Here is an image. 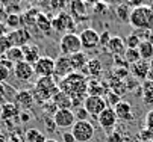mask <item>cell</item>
<instances>
[{
  "instance_id": "cell-35",
  "label": "cell",
  "mask_w": 153,
  "mask_h": 142,
  "mask_svg": "<svg viewBox=\"0 0 153 142\" xmlns=\"http://www.w3.org/2000/svg\"><path fill=\"white\" fill-rule=\"evenodd\" d=\"M130 11H132V9H130L129 8V5L127 3H121V5H118L117 6V17L121 20V21H127L129 23V17H130Z\"/></svg>"
},
{
  "instance_id": "cell-9",
  "label": "cell",
  "mask_w": 153,
  "mask_h": 142,
  "mask_svg": "<svg viewBox=\"0 0 153 142\" xmlns=\"http://www.w3.org/2000/svg\"><path fill=\"white\" fill-rule=\"evenodd\" d=\"M33 71L38 77L55 76V59H52L49 56H41L33 64Z\"/></svg>"
},
{
  "instance_id": "cell-19",
  "label": "cell",
  "mask_w": 153,
  "mask_h": 142,
  "mask_svg": "<svg viewBox=\"0 0 153 142\" xmlns=\"http://www.w3.org/2000/svg\"><path fill=\"white\" fill-rule=\"evenodd\" d=\"M21 52H23V60H26V62H29L30 65H33L36 60L41 57L39 56V47L36 44H26L23 47H20Z\"/></svg>"
},
{
  "instance_id": "cell-21",
  "label": "cell",
  "mask_w": 153,
  "mask_h": 142,
  "mask_svg": "<svg viewBox=\"0 0 153 142\" xmlns=\"http://www.w3.org/2000/svg\"><path fill=\"white\" fill-rule=\"evenodd\" d=\"M18 113H20V110L12 101H8V103L0 106V118H2L3 121H11V119L17 118Z\"/></svg>"
},
{
  "instance_id": "cell-10",
  "label": "cell",
  "mask_w": 153,
  "mask_h": 142,
  "mask_svg": "<svg viewBox=\"0 0 153 142\" xmlns=\"http://www.w3.org/2000/svg\"><path fill=\"white\" fill-rule=\"evenodd\" d=\"M117 121H118V118H117V113H115V110H114L112 107H106V109L97 116V123L100 124V127H102L108 135L115 129Z\"/></svg>"
},
{
  "instance_id": "cell-37",
  "label": "cell",
  "mask_w": 153,
  "mask_h": 142,
  "mask_svg": "<svg viewBox=\"0 0 153 142\" xmlns=\"http://www.w3.org/2000/svg\"><path fill=\"white\" fill-rule=\"evenodd\" d=\"M11 47H12V43H11L8 33L6 35H0V54L3 56Z\"/></svg>"
},
{
  "instance_id": "cell-40",
  "label": "cell",
  "mask_w": 153,
  "mask_h": 142,
  "mask_svg": "<svg viewBox=\"0 0 153 142\" xmlns=\"http://www.w3.org/2000/svg\"><path fill=\"white\" fill-rule=\"evenodd\" d=\"M9 98H8V85L0 82V106L8 103Z\"/></svg>"
},
{
  "instance_id": "cell-11",
  "label": "cell",
  "mask_w": 153,
  "mask_h": 142,
  "mask_svg": "<svg viewBox=\"0 0 153 142\" xmlns=\"http://www.w3.org/2000/svg\"><path fill=\"white\" fill-rule=\"evenodd\" d=\"M53 121L56 124V129H71L76 123V118L73 113V109H59L53 115Z\"/></svg>"
},
{
  "instance_id": "cell-44",
  "label": "cell",
  "mask_w": 153,
  "mask_h": 142,
  "mask_svg": "<svg viewBox=\"0 0 153 142\" xmlns=\"http://www.w3.org/2000/svg\"><path fill=\"white\" fill-rule=\"evenodd\" d=\"M111 39V35H109L108 30H105L103 33H100V43H99V47H106V44L109 43Z\"/></svg>"
},
{
  "instance_id": "cell-8",
  "label": "cell",
  "mask_w": 153,
  "mask_h": 142,
  "mask_svg": "<svg viewBox=\"0 0 153 142\" xmlns=\"http://www.w3.org/2000/svg\"><path fill=\"white\" fill-rule=\"evenodd\" d=\"M79 39L82 44V50H94L99 47L100 43V33L93 27H86L79 33Z\"/></svg>"
},
{
  "instance_id": "cell-15",
  "label": "cell",
  "mask_w": 153,
  "mask_h": 142,
  "mask_svg": "<svg viewBox=\"0 0 153 142\" xmlns=\"http://www.w3.org/2000/svg\"><path fill=\"white\" fill-rule=\"evenodd\" d=\"M8 36L11 39V43L14 47H23L26 44H30V39H32V35L27 29L25 27H20V29H15V30H9L8 32Z\"/></svg>"
},
{
  "instance_id": "cell-3",
  "label": "cell",
  "mask_w": 153,
  "mask_h": 142,
  "mask_svg": "<svg viewBox=\"0 0 153 142\" xmlns=\"http://www.w3.org/2000/svg\"><path fill=\"white\" fill-rule=\"evenodd\" d=\"M129 24L135 30L144 29V30H153V9L147 5H140L130 11Z\"/></svg>"
},
{
  "instance_id": "cell-34",
  "label": "cell",
  "mask_w": 153,
  "mask_h": 142,
  "mask_svg": "<svg viewBox=\"0 0 153 142\" xmlns=\"http://www.w3.org/2000/svg\"><path fill=\"white\" fill-rule=\"evenodd\" d=\"M103 98H105V101H106V107H112V109L121 101V97H120L118 94H115L114 91H111V89L105 94Z\"/></svg>"
},
{
  "instance_id": "cell-41",
  "label": "cell",
  "mask_w": 153,
  "mask_h": 142,
  "mask_svg": "<svg viewBox=\"0 0 153 142\" xmlns=\"http://www.w3.org/2000/svg\"><path fill=\"white\" fill-rule=\"evenodd\" d=\"M144 124H146V129H149V130H153V109H150V110L146 113V118H144Z\"/></svg>"
},
{
  "instance_id": "cell-16",
  "label": "cell",
  "mask_w": 153,
  "mask_h": 142,
  "mask_svg": "<svg viewBox=\"0 0 153 142\" xmlns=\"http://www.w3.org/2000/svg\"><path fill=\"white\" fill-rule=\"evenodd\" d=\"M114 110H115V113H117V118L121 119V121H126V123H129V121H134V119H135L134 107H132V104H130L129 101L121 100L120 103L114 107Z\"/></svg>"
},
{
  "instance_id": "cell-7",
  "label": "cell",
  "mask_w": 153,
  "mask_h": 142,
  "mask_svg": "<svg viewBox=\"0 0 153 142\" xmlns=\"http://www.w3.org/2000/svg\"><path fill=\"white\" fill-rule=\"evenodd\" d=\"M83 109L88 112L90 116L97 119V116L106 109V101L103 97H99V95H86L83 101Z\"/></svg>"
},
{
  "instance_id": "cell-42",
  "label": "cell",
  "mask_w": 153,
  "mask_h": 142,
  "mask_svg": "<svg viewBox=\"0 0 153 142\" xmlns=\"http://www.w3.org/2000/svg\"><path fill=\"white\" fill-rule=\"evenodd\" d=\"M108 141L109 142H124L126 139L121 136V133H118V132H111L108 135Z\"/></svg>"
},
{
  "instance_id": "cell-22",
  "label": "cell",
  "mask_w": 153,
  "mask_h": 142,
  "mask_svg": "<svg viewBox=\"0 0 153 142\" xmlns=\"http://www.w3.org/2000/svg\"><path fill=\"white\" fill-rule=\"evenodd\" d=\"M103 71V67H102V62L100 59L97 57H93L88 60L85 70H83V76H91V77H99Z\"/></svg>"
},
{
  "instance_id": "cell-33",
  "label": "cell",
  "mask_w": 153,
  "mask_h": 142,
  "mask_svg": "<svg viewBox=\"0 0 153 142\" xmlns=\"http://www.w3.org/2000/svg\"><path fill=\"white\" fill-rule=\"evenodd\" d=\"M123 59L129 64V67L132 65V64H135V62H138V60H141V56H140L138 49H126V52L123 54Z\"/></svg>"
},
{
  "instance_id": "cell-48",
  "label": "cell",
  "mask_w": 153,
  "mask_h": 142,
  "mask_svg": "<svg viewBox=\"0 0 153 142\" xmlns=\"http://www.w3.org/2000/svg\"><path fill=\"white\" fill-rule=\"evenodd\" d=\"M149 73H153V57L149 60Z\"/></svg>"
},
{
  "instance_id": "cell-38",
  "label": "cell",
  "mask_w": 153,
  "mask_h": 142,
  "mask_svg": "<svg viewBox=\"0 0 153 142\" xmlns=\"http://www.w3.org/2000/svg\"><path fill=\"white\" fill-rule=\"evenodd\" d=\"M73 113H74L76 121H90V119H88V118H90V115H88V112H86V110L83 109V106L76 107Z\"/></svg>"
},
{
  "instance_id": "cell-49",
  "label": "cell",
  "mask_w": 153,
  "mask_h": 142,
  "mask_svg": "<svg viewBox=\"0 0 153 142\" xmlns=\"http://www.w3.org/2000/svg\"><path fill=\"white\" fill-rule=\"evenodd\" d=\"M46 142H59V141H56V139H52V138H49V139H46Z\"/></svg>"
},
{
  "instance_id": "cell-25",
  "label": "cell",
  "mask_w": 153,
  "mask_h": 142,
  "mask_svg": "<svg viewBox=\"0 0 153 142\" xmlns=\"http://www.w3.org/2000/svg\"><path fill=\"white\" fill-rule=\"evenodd\" d=\"M109 89L106 88V85L103 82H97V80H91L88 82V89H86V94L88 95H99V97H105V94Z\"/></svg>"
},
{
  "instance_id": "cell-39",
  "label": "cell",
  "mask_w": 153,
  "mask_h": 142,
  "mask_svg": "<svg viewBox=\"0 0 153 142\" xmlns=\"http://www.w3.org/2000/svg\"><path fill=\"white\" fill-rule=\"evenodd\" d=\"M140 141L141 142H153V130H149V129H143L138 135Z\"/></svg>"
},
{
  "instance_id": "cell-46",
  "label": "cell",
  "mask_w": 153,
  "mask_h": 142,
  "mask_svg": "<svg viewBox=\"0 0 153 142\" xmlns=\"http://www.w3.org/2000/svg\"><path fill=\"white\" fill-rule=\"evenodd\" d=\"M62 142H76L73 135H71V132H64L62 133Z\"/></svg>"
},
{
  "instance_id": "cell-4",
  "label": "cell",
  "mask_w": 153,
  "mask_h": 142,
  "mask_svg": "<svg viewBox=\"0 0 153 142\" xmlns=\"http://www.w3.org/2000/svg\"><path fill=\"white\" fill-rule=\"evenodd\" d=\"M71 135L76 142H91L96 135V129L90 121H76L71 127Z\"/></svg>"
},
{
  "instance_id": "cell-43",
  "label": "cell",
  "mask_w": 153,
  "mask_h": 142,
  "mask_svg": "<svg viewBox=\"0 0 153 142\" xmlns=\"http://www.w3.org/2000/svg\"><path fill=\"white\" fill-rule=\"evenodd\" d=\"M44 126H46V129H47L50 133H53V132L56 130V124H55V121H53V116H49V118L44 119Z\"/></svg>"
},
{
  "instance_id": "cell-17",
  "label": "cell",
  "mask_w": 153,
  "mask_h": 142,
  "mask_svg": "<svg viewBox=\"0 0 153 142\" xmlns=\"http://www.w3.org/2000/svg\"><path fill=\"white\" fill-rule=\"evenodd\" d=\"M106 52L109 54H112L114 57L115 56H123L124 52H126V44H124V39L121 36H111L109 43L106 44Z\"/></svg>"
},
{
  "instance_id": "cell-27",
  "label": "cell",
  "mask_w": 153,
  "mask_h": 142,
  "mask_svg": "<svg viewBox=\"0 0 153 142\" xmlns=\"http://www.w3.org/2000/svg\"><path fill=\"white\" fill-rule=\"evenodd\" d=\"M12 68H14V64L6 60L5 57H2V60H0V82L2 83H5L9 79V76L12 74Z\"/></svg>"
},
{
  "instance_id": "cell-31",
  "label": "cell",
  "mask_w": 153,
  "mask_h": 142,
  "mask_svg": "<svg viewBox=\"0 0 153 142\" xmlns=\"http://www.w3.org/2000/svg\"><path fill=\"white\" fill-rule=\"evenodd\" d=\"M35 26H36L42 33H46V35L52 30V21H50V20H49L46 15H42V14H38Z\"/></svg>"
},
{
  "instance_id": "cell-47",
  "label": "cell",
  "mask_w": 153,
  "mask_h": 142,
  "mask_svg": "<svg viewBox=\"0 0 153 142\" xmlns=\"http://www.w3.org/2000/svg\"><path fill=\"white\" fill-rule=\"evenodd\" d=\"M6 142H25V139L21 138V136H18V135H15V133H12V135L8 138Z\"/></svg>"
},
{
  "instance_id": "cell-18",
  "label": "cell",
  "mask_w": 153,
  "mask_h": 142,
  "mask_svg": "<svg viewBox=\"0 0 153 142\" xmlns=\"http://www.w3.org/2000/svg\"><path fill=\"white\" fill-rule=\"evenodd\" d=\"M129 71L132 73V76L138 80H147L149 76V62L147 60H138V62L132 64L129 67Z\"/></svg>"
},
{
  "instance_id": "cell-28",
  "label": "cell",
  "mask_w": 153,
  "mask_h": 142,
  "mask_svg": "<svg viewBox=\"0 0 153 142\" xmlns=\"http://www.w3.org/2000/svg\"><path fill=\"white\" fill-rule=\"evenodd\" d=\"M138 52L143 60H149L153 57V44H150L149 41H141L138 46Z\"/></svg>"
},
{
  "instance_id": "cell-24",
  "label": "cell",
  "mask_w": 153,
  "mask_h": 142,
  "mask_svg": "<svg viewBox=\"0 0 153 142\" xmlns=\"http://www.w3.org/2000/svg\"><path fill=\"white\" fill-rule=\"evenodd\" d=\"M71 12L73 14H70V15L73 17L74 21H79V20H83V18L88 17L85 2H82V0H74V2L71 3Z\"/></svg>"
},
{
  "instance_id": "cell-2",
  "label": "cell",
  "mask_w": 153,
  "mask_h": 142,
  "mask_svg": "<svg viewBox=\"0 0 153 142\" xmlns=\"http://www.w3.org/2000/svg\"><path fill=\"white\" fill-rule=\"evenodd\" d=\"M59 92V85L55 80L53 76L50 77H38V80L33 85V98L39 103H46V101H52V98Z\"/></svg>"
},
{
  "instance_id": "cell-23",
  "label": "cell",
  "mask_w": 153,
  "mask_h": 142,
  "mask_svg": "<svg viewBox=\"0 0 153 142\" xmlns=\"http://www.w3.org/2000/svg\"><path fill=\"white\" fill-rule=\"evenodd\" d=\"M52 101H53V104L56 106L58 110H59V109H73V101H71V98L65 94V92H62V91H59V92L52 98Z\"/></svg>"
},
{
  "instance_id": "cell-45",
  "label": "cell",
  "mask_w": 153,
  "mask_h": 142,
  "mask_svg": "<svg viewBox=\"0 0 153 142\" xmlns=\"http://www.w3.org/2000/svg\"><path fill=\"white\" fill-rule=\"evenodd\" d=\"M29 119H30V113L29 112H20L18 113V121L20 123H27Z\"/></svg>"
},
{
  "instance_id": "cell-5",
  "label": "cell",
  "mask_w": 153,
  "mask_h": 142,
  "mask_svg": "<svg viewBox=\"0 0 153 142\" xmlns=\"http://www.w3.org/2000/svg\"><path fill=\"white\" fill-rule=\"evenodd\" d=\"M59 50H61V54H67V56L82 52V44H80L79 35L77 33H64L59 41Z\"/></svg>"
},
{
  "instance_id": "cell-13",
  "label": "cell",
  "mask_w": 153,
  "mask_h": 142,
  "mask_svg": "<svg viewBox=\"0 0 153 142\" xmlns=\"http://www.w3.org/2000/svg\"><path fill=\"white\" fill-rule=\"evenodd\" d=\"M12 73H14L15 79L20 80V82H29V80H32V77L35 76L33 65H30L26 60H20V62L14 64Z\"/></svg>"
},
{
  "instance_id": "cell-1",
  "label": "cell",
  "mask_w": 153,
  "mask_h": 142,
  "mask_svg": "<svg viewBox=\"0 0 153 142\" xmlns=\"http://www.w3.org/2000/svg\"><path fill=\"white\" fill-rule=\"evenodd\" d=\"M59 91L65 92L73 101V107H80L79 104H83L86 98V89H88V82L83 74L80 73H71L67 77L59 80Z\"/></svg>"
},
{
  "instance_id": "cell-26",
  "label": "cell",
  "mask_w": 153,
  "mask_h": 142,
  "mask_svg": "<svg viewBox=\"0 0 153 142\" xmlns=\"http://www.w3.org/2000/svg\"><path fill=\"white\" fill-rule=\"evenodd\" d=\"M25 142H46V135L42 133L41 130L32 127V129H27L25 132V136H23Z\"/></svg>"
},
{
  "instance_id": "cell-20",
  "label": "cell",
  "mask_w": 153,
  "mask_h": 142,
  "mask_svg": "<svg viewBox=\"0 0 153 142\" xmlns=\"http://www.w3.org/2000/svg\"><path fill=\"white\" fill-rule=\"evenodd\" d=\"M70 60H71V65H73V71L74 73H80V71L85 70V67H86V64H88L90 57H88V54L82 50L79 53L71 54L70 56Z\"/></svg>"
},
{
  "instance_id": "cell-6",
  "label": "cell",
  "mask_w": 153,
  "mask_h": 142,
  "mask_svg": "<svg viewBox=\"0 0 153 142\" xmlns=\"http://www.w3.org/2000/svg\"><path fill=\"white\" fill-rule=\"evenodd\" d=\"M52 29L56 32H64V33H74L76 29V21L73 17L67 12H59L53 20H52Z\"/></svg>"
},
{
  "instance_id": "cell-32",
  "label": "cell",
  "mask_w": 153,
  "mask_h": 142,
  "mask_svg": "<svg viewBox=\"0 0 153 142\" xmlns=\"http://www.w3.org/2000/svg\"><path fill=\"white\" fill-rule=\"evenodd\" d=\"M143 100L146 104H153V82L146 80L143 85Z\"/></svg>"
},
{
  "instance_id": "cell-36",
  "label": "cell",
  "mask_w": 153,
  "mask_h": 142,
  "mask_svg": "<svg viewBox=\"0 0 153 142\" xmlns=\"http://www.w3.org/2000/svg\"><path fill=\"white\" fill-rule=\"evenodd\" d=\"M141 43V39L135 35V33H130L124 38V44H126V49H138Z\"/></svg>"
},
{
  "instance_id": "cell-14",
  "label": "cell",
  "mask_w": 153,
  "mask_h": 142,
  "mask_svg": "<svg viewBox=\"0 0 153 142\" xmlns=\"http://www.w3.org/2000/svg\"><path fill=\"white\" fill-rule=\"evenodd\" d=\"M71 73H74V71H73V65H71L70 56L59 54L55 59V76L59 77V79H64V77H67Z\"/></svg>"
},
{
  "instance_id": "cell-30",
  "label": "cell",
  "mask_w": 153,
  "mask_h": 142,
  "mask_svg": "<svg viewBox=\"0 0 153 142\" xmlns=\"http://www.w3.org/2000/svg\"><path fill=\"white\" fill-rule=\"evenodd\" d=\"M5 24L6 27H9L11 30L20 29V26L23 24V18H21L20 14H8L5 18Z\"/></svg>"
},
{
  "instance_id": "cell-29",
  "label": "cell",
  "mask_w": 153,
  "mask_h": 142,
  "mask_svg": "<svg viewBox=\"0 0 153 142\" xmlns=\"http://www.w3.org/2000/svg\"><path fill=\"white\" fill-rule=\"evenodd\" d=\"M3 57L6 59V60H9V62H12V64H17V62H20V60H23V52H21V49L20 47H11L5 54H3Z\"/></svg>"
},
{
  "instance_id": "cell-12",
  "label": "cell",
  "mask_w": 153,
  "mask_h": 142,
  "mask_svg": "<svg viewBox=\"0 0 153 142\" xmlns=\"http://www.w3.org/2000/svg\"><path fill=\"white\" fill-rule=\"evenodd\" d=\"M14 104L18 107L20 112H29L35 104L33 94L30 91H17L14 95Z\"/></svg>"
}]
</instances>
